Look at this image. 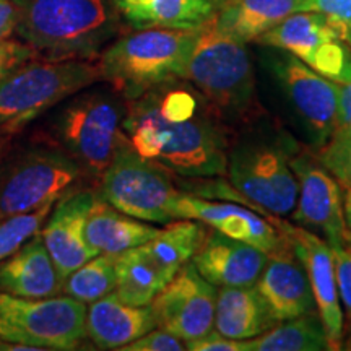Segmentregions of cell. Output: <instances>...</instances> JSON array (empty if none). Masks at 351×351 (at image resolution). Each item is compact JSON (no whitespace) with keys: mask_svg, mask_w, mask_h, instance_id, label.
Wrapping results in <instances>:
<instances>
[{"mask_svg":"<svg viewBox=\"0 0 351 351\" xmlns=\"http://www.w3.org/2000/svg\"><path fill=\"white\" fill-rule=\"evenodd\" d=\"M298 179V202L291 218L302 226L315 228L326 236L328 245L351 239L343 213L339 182L311 153L289 158Z\"/></svg>","mask_w":351,"mask_h":351,"instance_id":"14","label":"cell"},{"mask_svg":"<svg viewBox=\"0 0 351 351\" xmlns=\"http://www.w3.org/2000/svg\"><path fill=\"white\" fill-rule=\"evenodd\" d=\"M95 197L88 191L62 197L39 232L62 282L73 270L98 256L85 239L86 217Z\"/></svg>","mask_w":351,"mask_h":351,"instance_id":"17","label":"cell"},{"mask_svg":"<svg viewBox=\"0 0 351 351\" xmlns=\"http://www.w3.org/2000/svg\"><path fill=\"white\" fill-rule=\"evenodd\" d=\"M333 265H335L337 287H339V296L345 307L346 326H348V340L346 348L351 350V239L341 244L330 245Z\"/></svg>","mask_w":351,"mask_h":351,"instance_id":"31","label":"cell"},{"mask_svg":"<svg viewBox=\"0 0 351 351\" xmlns=\"http://www.w3.org/2000/svg\"><path fill=\"white\" fill-rule=\"evenodd\" d=\"M54 202L43 205L33 212L15 215L0 221V262L10 257L21 244L41 230L44 219L51 215Z\"/></svg>","mask_w":351,"mask_h":351,"instance_id":"29","label":"cell"},{"mask_svg":"<svg viewBox=\"0 0 351 351\" xmlns=\"http://www.w3.org/2000/svg\"><path fill=\"white\" fill-rule=\"evenodd\" d=\"M124 114L116 95L101 90L77 93L57 114V138L80 168L101 176L127 142Z\"/></svg>","mask_w":351,"mask_h":351,"instance_id":"7","label":"cell"},{"mask_svg":"<svg viewBox=\"0 0 351 351\" xmlns=\"http://www.w3.org/2000/svg\"><path fill=\"white\" fill-rule=\"evenodd\" d=\"M301 12L322 13L340 38L351 44V0H302Z\"/></svg>","mask_w":351,"mask_h":351,"instance_id":"32","label":"cell"},{"mask_svg":"<svg viewBox=\"0 0 351 351\" xmlns=\"http://www.w3.org/2000/svg\"><path fill=\"white\" fill-rule=\"evenodd\" d=\"M62 283L39 232L0 262V293L49 298L62 293Z\"/></svg>","mask_w":351,"mask_h":351,"instance_id":"20","label":"cell"},{"mask_svg":"<svg viewBox=\"0 0 351 351\" xmlns=\"http://www.w3.org/2000/svg\"><path fill=\"white\" fill-rule=\"evenodd\" d=\"M34 59H38L36 52L21 39H0V77Z\"/></svg>","mask_w":351,"mask_h":351,"instance_id":"34","label":"cell"},{"mask_svg":"<svg viewBox=\"0 0 351 351\" xmlns=\"http://www.w3.org/2000/svg\"><path fill=\"white\" fill-rule=\"evenodd\" d=\"M197 219L228 238L243 241L271 254L289 241L274 223L249 207L230 202H210L205 197L181 192L176 204V219Z\"/></svg>","mask_w":351,"mask_h":351,"instance_id":"15","label":"cell"},{"mask_svg":"<svg viewBox=\"0 0 351 351\" xmlns=\"http://www.w3.org/2000/svg\"><path fill=\"white\" fill-rule=\"evenodd\" d=\"M103 80L98 60L34 59L0 77V130L13 132Z\"/></svg>","mask_w":351,"mask_h":351,"instance_id":"5","label":"cell"},{"mask_svg":"<svg viewBox=\"0 0 351 351\" xmlns=\"http://www.w3.org/2000/svg\"><path fill=\"white\" fill-rule=\"evenodd\" d=\"M186 348V341L178 339L173 333L163 328H153L145 335L138 337L132 343L122 346L121 351H182Z\"/></svg>","mask_w":351,"mask_h":351,"instance_id":"33","label":"cell"},{"mask_svg":"<svg viewBox=\"0 0 351 351\" xmlns=\"http://www.w3.org/2000/svg\"><path fill=\"white\" fill-rule=\"evenodd\" d=\"M169 176L168 169L137 155L125 142L101 174V197L129 217L166 225L176 219L181 195Z\"/></svg>","mask_w":351,"mask_h":351,"instance_id":"8","label":"cell"},{"mask_svg":"<svg viewBox=\"0 0 351 351\" xmlns=\"http://www.w3.org/2000/svg\"><path fill=\"white\" fill-rule=\"evenodd\" d=\"M85 328L86 335L98 348L121 350L156 328V319L150 304H127L112 291L98 301L90 302Z\"/></svg>","mask_w":351,"mask_h":351,"instance_id":"19","label":"cell"},{"mask_svg":"<svg viewBox=\"0 0 351 351\" xmlns=\"http://www.w3.org/2000/svg\"><path fill=\"white\" fill-rule=\"evenodd\" d=\"M186 348L191 351H245V340L228 339L217 330L205 333L204 337L191 340L186 343Z\"/></svg>","mask_w":351,"mask_h":351,"instance_id":"35","label":"cell"},{"mask_svg":"<svg viewBox=\"0 0 351 351\" xmlns=\"http://www.w3.org/2000/svg\"><path fill=\"white\" fill-rule=\"evenodd\" d=\"M197 29L142 28L124 34L104 47L98 57L103 80L129 101L181 78Z\"/></svg>","mask_w":351,"mask_h":351,"instance_id":"4","label":"cell"},{"mask_svg":"<svg viewBox=\"0 0 351 351\" xmlns=\"http://www.w3.org/2000/svg\"><path fill=\"white\" fill-rule=\"evenodd\" d=\"M80 173V166L59 150H32L13 158L0 168V221L56 202Z\"/></svg>","mask_w":351,"mask_h":351,"instance_id":"10","label":"cell"},{"mask_svg":"<svg viewBox=\"0 0 351 351\" xmlns=\"http://www.w3.org/2000/svg\"><path fill=\"white\" fill-rule=\"evenodd\" d=\"M226 174L231 186L251 202L256 212L291 215L298 202V179L285 147L267 140L243 142L228 152Z\"/></svg>","mask_w":351,"mask_h":351,"instance_id":"9","label":"cell"},{"mask_svg":"<svg viewBox=\"0 0 351 351\" xmlns=\"http://www.w3.org/2000/svg\"><path fill=\"white\" fill-rule=\"evenodd\" d=\"M267 219L287 236L296 257L304 267L311 289H313L315 311H317L320 322L326 330L328 350H341L343 348L345 322L330 245L306 228L293 226L283 221L282 217L269 213Z\"/></svg>","mask_w":351,"mask_h":351,"instance_id":"13","label":"cell"},{"mask_svg":"<svg viewBox=\"0 0 351 351\" xmlns=\"http://www.w3.org/2000/svg\"><path fill=\"white\" fill-rule=\"evenodd\" d=\"M256 288L276 324L317 313L309 278L291 243L269 254Z\"/></svg>","mask_w":351,"mask_h":351,"instance_id":"16","label":"cell"},{"mask_svg":"<svg viewBox=\"0 0 351 351\" xmlns=\"http://www.w3.org/2000/svg\"><path fill=\"white\" fill-rule=\"evenodd\" d=\"M348 127H351V82L339 85L337 93V129Z\"/></svg>","mask_w":351,"mask_h":351,"instance_id":"36","label":"cell"},{"mask_svg":"<svg viewBox=\"0 0 351 351\" xmlns=\"http://www.w3.org/2000/svg\"><path fill=\"white\" fill-rule=\"evenodd\" d=\"M116 293L121 301L132 306L152 304L158 293L169 282L161 275L137 245L116 257Z\"/></svg>","mask_w":351,"mask_h":351,"instance_id":"26","label":"cell"},{"mask_svg":"<svg viewBox=\"0 0 351 351\" xmlns=\"http://www.w3.org/2000/svg\"><path fill=\"white\" fill-rule=\"evenodd\" d=\"M116 5L137 29H197L217 12V0H116Z\"/></svg>","mask_w":351,"mask_h":351,"instance_id":"24","label":"cell"},{"mask_svg":"<svg viewBox=\"0 0 351 351\" xmlns=\"http://www.w3.org/2000/svg\"><path fill=\"white\" fill-rule=\"evenodd\" d=\"M219 121H251L261 114L256 75L245 43L218 28L213 19L197 29L181 72Z\"/></svg>","mask_w":351,"mask_h":351,"instance_id":"3","label":"cell"},{"mask_svg":"<svg viewBox=\"0 0 351 351\" xmlns=\"http://www.w3.org/2000/svg\"><path fill=\"white\" fill-rule=\"evenodd\" d=\"M276 326L269 307L251 287H221L217 293L213 328L228 339L247 340Z\"/></svg>","mask_w":351,"mask_h":351,"instance_id":"22","label":"cell"},{"mask_svg":"<svg viewBox=\"0 0 351 351\" xmlns=\"http://www.w3.org/2000/svg\"><path fill=\"white\" fill-rule=\"evenodd\" d=\"M267 261V252L213 230L191 262L207 282L221 288L256 285Z\"/></svg>","mask_w":351,"mask_h":351,"instance_id":"18","label":"cell"},{"mask_svg":"<svg viewBox=\"0 0 351 351\" xmlns=\"http://www.w3.org/2000/svg\"><path fill=\"white\" fill-rule=\"evenodd\" d=\"M343 213H345V221L348 230L351 231V191H346L345 200H343Z\"/></svg>","mask_w":351,"mask_h":351,"instance_id":"38","label":"cell"},{"mask_svg":"<svg viewBox=\"0 0 351 351\" xmlns=\"http://www.w3.org/2000/svg\"><path fill=\"white\" fill-rule=\"evenodd\" d=\"M217 114L207 106L184 119L160 112L152 95L129 99L122 132L137 155L171 174L212 178L226 174L228 138Z\"/></svg>","mask_w":351,"mask_h":351,"instance_id":"1","label":"cell"},{"mask_svg":"<svg viewBox=\"0 0 351 351\" xmlns=\"http://www.w3.org/2000/svg\"><path fill=\"white\" fill-rule=\"evenodd\" d=\"M16 28V7L13 0H0V39H8Z\"/></svg>","mask_w":351,"mask_h":351,"instance_id":"37","label":"cell"},{"mask_svg":"<svg viewBox=\"0 0 351 351\" xmlns=\"http://www.w3.org/2000/svg\"><path fill=\"white\" fill-rule=\"evenodd\" d=\"M333 39L341 38L335 26L322 13L296 12L267 33L261 34L256 41L262 46L289 52L307 65Z\"/></svg>","mask_w":351,"mask_h":351,"instance_id":"25","label":"cell"},{"mask_svg":"<svg viewBox=\"0 0 351 351\" xmlns=\"http://www.w3.org/2000/svg\"><path fill=\"white\" fill-rule=\"evenodd\" d=\"M302 0H217L213 21L221 32L243 43L256 41L293 13Z\"/></svg>","mask_w":351,"mask_h":351,"instance_id":"23","label":"cell"},{"mask_svg":"<svg viewBox=\"0 0 351 351\" xmlns=\"http://www.w3.org/2000/svg\"><path fill=\"white\" fill-rule=\"evenodd\" d=\"M117 254H98L73 270L62 283V293L90 304L116 289Z\"/></svg>","mask_w":351,"mask_h":351,"instance_id":"28","label":"cell"},{"mask_svg":"<svg viewBox=\"0 0 351 351\" xmlns=\"http://www.w3.org/2000/svg\"><path fill=\"white\" fill-rule=\"evenodd\" d=\"M158 228L112 207L95 197L85 223V239L96 254H121L155 238Z\"/></svg>","mask_w":351,"mask_h":351,"instance_id":"21","label":"cell"},{"mask_svg":"<svg viewBox=\"0 0 351 351\" xmlns=\"http://www.w3.org/2000/svg\"><path fill=\"white\" fill-rule=\"evenodd\" d=\"M245 351H324L328 341L319 314L283 320L267 333L245 340Z\"/></svg>","mask_w":351,"mask_h":351,"instance_id":"27","label":"cell"},{"mask_svg":"<svg viewBox=\"0 0 351 351\" xmlns=\"http://www.w3.org/2000/svg\"><path fill=\"white\" fill-rule=\"evenodd\" d=\"M85 302L72 296L0 293V350H75L86 337Z\"/></svg>","mask_w":351,"mask_h":351,"instance_id":"6","label":"cell"},{"mask_svg":"<svg viewBox=\"0 0 351 351\" xmlns=\"http://www.w3.org/2000/svg\"><path fill=\"white\" fill-rule=\"evenodd\" d=\"M320 165L330 173L345 189L351 186V127L337 129L320 150Z\"/></svg>","mask_w":351,"mask_h":351,"instance_id":"30","label":"cell"},{"mask_svg":"<svg viewBox=\"0 0 351 351\" xmlns=\"http://www.w3.org/2000/svg\"><path fill=\"white\" fill-rule=\"evenodd\" d=\"M15 33L38 59L99 57L117 36L121 12L116 0H13Z\"/></svg>","mask_w":351,"mask_h":351,"instance_id":"2","label":"cell"},{"mask_svg":"<svg viewBox=\"0 0 351 351\" xmlns=\"http://www.w3.org/2000/svg\"><path fill=\"white\" fill-rule=\"evenodd\" d=\"M217 287L187 262L152 301L156 327L187 341L213 330Z\"/></svg>","mask_w":351,"mask_h":351,"instance_id":"12","label":"cell"},{"mask_svg":"<svg viewBox=\"0 0 351 351\" xmlns=\"http://www.w3.org/2000/svg\"><path fill=\"white\" fill-rule=\"evenodd\" d=\"M346 191H351V186H350V187H348V189H346Z\"/></svg>","mask_w":351,"mask_h":351,"instance_id":"39","label":"cell"},{"mask_svg":"<svg viewBox=\"0 0 351 351\" xmlns=\"http://www.w3.org/2000/svg\"><path fill=\"white\" fill-rule=\"evenodd\" d=\"M270 69L309 143L320 150L337 129L339 83L319 75L309 65L285 51L274 57Z\"/></svg>","mask_w":351,"mask_h":351,"instance_id":"11","label":"cell"}]
</instances>
